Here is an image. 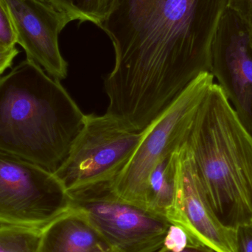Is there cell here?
Returning a JSON list of instances; mask_svg holds the SVG:
<instances>
[{"label":"cell","mask_w":252,"mask_h":252,"mask_svg":"<svg viewBox=\"0 0 252 252\" xmlns=\"http://www.w3.org/2000/svg\"><path fill=\"white\" fill-rule=\"evenodd\" d=\"M228 0H115L99 28L115 50L106 113L145 130L200 74Z\"/></svg>","instance_id":"cell-1"},{"label":"cell","mask_w":252,"mask_h":252,"mask_svg":"<svg viewBox=\"0 0 252 252\" xmlns=\"http://www.w3.org/2000/svg\"><path fill=\"white\" fill-rule=\"evenodd\" d=\"M85 115L62 85L29 59L0 78V151L55 173Z\"/></svg>","instance_id":"cell-2"},{"label":"cell","mask_w":252,"mask_h":252,"mask_svg":"<svg viewBox=\"0 0 252 252\" xmlns=\"http://www.w3.org/2000/svg\"><path fill=\"white\" fill-rule=\"evenodd\" d=\"M187 145L221 224L235 229L252 223V134L216 82L198 108Z\"/></svg>","instance_id":"cell-3"},{"label":"cell","mask_w":252,"mask_h":252,"mask_svg":"<svg viewBox=\"0 0 252 252\" xmlns=\"http://www.w3.org/2000/svg\"><path fill=\"white\" fill-rule=\"evenodd\" d=\"M214 83L210 72L200 74L145 129L131 158L112 181V188L118 197L146 208L151 173L158 163L186 143L198 108Z\"/></svg>","instance_id":"cell-4"},{"label":"cell","mask_w":252,"mask_h":252,"mask_svg":"<svg viewBox=\"0 0 252 252\" xmlns=\"http://www.w3.org/2000/svg\"><path fill=\"white\" fill-rule=\"evenodd\" d=\"M144 130L130 128L106 112L86 115L84 126L54 174L69 192L114 180L131 158Z\"/></svg>","instance_id":"cell-5"},{"label":"cell","mask_w":252,"mask_h":252,"mask_svg":"<svg viewBox=\"0 0 252 252\" xmlns=\"http://www.w3.org/2000/svg\"><path fill=\"white\" fill-rule=\"evenodd\" d=\"M112 181L69 192L72 207L82 211L115 252H156L170 226L166 218L118 197Z\"/></svg>","instance_id":"cell-6"},{"label":"cell","mask_w":252,"mask_h":252,"mask_svg":"<svg viewBox=\"0 0 252 252\" xmlns=\"http://www.w3.org/2000/svg\"><path fill=\"white\" fill-rule=\"evenodd\" d=\"M71 207L54 173L0 151V226L42 229Z\"/></svg>","instance_id":"cell-7"},{"label":"cell","mask_w":252,"mask_h":252,"mask_svg":"<svg viewBox=\"0 0 252 252\" xmlns=\"http://www.w3.org/2000/svg\"><path fill=\"white\" fill-rule=\"evenodd\" d=\"M210 73L252 134V49L245 27L228 9L213 38Z\"/></svg>","instance_id":"cell-8"},{"label":"cell","mask_w":252,"mask_h":252,"mask_svg":"<svg viewBox=\"0 0 252 252\" xmlns=\"http://www.w3.org/2000/svg\"><path fill=\"white\" fill-rule=\"evenodd\" d=\"M11 18L16 42L27 59L41 66L50 77L62 81L67 76L68 63L59 48V37L72 22L69 15L46 0H2Z\"/></svg>","instance_id":"cell-9"},{"label":"cell","mask_w":252,"mask_h":252,"mask_svg":"<svg viewBox=\"0 0 252 252\" xmlns=\"http://www.w3.org/2000/svg\"><path fill=\"white\" fill-rule=\"evenodd\" d=\"M176 224L216 252H234L235 229L225 227L212 210L186 143L178 149Z\"/></svg>","instance_id":"cell-10"},{"label":"cell","mask_w":252,"mask_h":252,"mask_svg":"<svg viewBox=\"0 0 252 252\" xmlns=\"http://www.w3.org/2000/svg\"><path fill=\"white\" fill-rule=\"evenodd\" d=\"M38 252H115L86 215L71 207L41 229Z\"/></svg>","instance_id":"cell-11"},{"label":"cell","mask_w":252,"mask_h":252,"mask_svg":"<svg viewBox=\"0 0 252 252\" xmlns=\"http://www.w3.org/2000/svg\"><path fill=\"white\" fill-rule=\"evenodd\" d=\"M176 150L158 163L148 179L145 207L176 224Z\"/></svg>","instance_id":"cell-12"},{"label":"cell","mask_w":252,"mask_h":252,"mask_svg":"<svg viewBox=\"0 0 252 252\" xmlns=\"http://www.w3.org/2000/svg\"><path fill=\"white\" fill-rule=\"evenodd\" d=\"M72 21L93 22L100 26L109 16L115 0H47Z\"/></svg>","instance_id":"cell-13"},{"label":"cell","mask_w":252,"mask_h":252,"mask_svg":"<svg viewBox=\"0 0 252 252\" xmlns=\"http://www.w3.org/2000/svg\"><path fill=\"white\" fill-rule=\"evenodd\" d=\"M41 229L0 226V252H38Z\"/></svg>","instance_id":"cell-14"},{"label":"cell","mask_w":252,"mask_h":252,"mask_svg":"<svg viewBox=\"0 0 252 252\" xmlns=\"http://www.w3.org/2000/svg\"><path fill=\"white\" fill-rule=\"evenodd\" d=\"M227 9L238 18L250 36L252 49V0H228Z\"/></svg>","instance_id":"cell-15"},{"label":"cell","mask_w":252,"mask_h":252,"mask_svg":"<svg viewBox=\"0 0 252 252\" xmlns=\"http://www.w3.org/2000/svg\"><path fill=\"white\" fill-rule=\"evenodd\" d=\"M0 44L7 47L17 44L11 18L2 0H0Z\"/></svg>","instance_id":"cell-16"},{"label":"cell","mask_w":252,"mask_h":252,"mask_svg":"<svg viewBox=\"0 0 252 252\" xmlns=\"http://www.w3.org/2000/svg\"><path fill=\"white\" fill-rule=\"evenodd\" d=\"M234 252H252V223L235 229Z\"/></svg>","instance_id":"cell-17"},{"label":"cell","mask_w":252,"mask_h":252,"mask_svg":"<svg viewBox=\"0 0 252 252\" xmlns=\"http://www.w3.org/2000/svg\"><path fill=\"white\" fill-rule=\"evenodd\" d=\"M16 47H7L0 44V75L12 66L13 60L19 54Z\"/></svg>","instance_id":"cell-18"},{"label":"cell","mask_w":252,"mask_h":252,"mask_svg":"<svg viewBox=\"0 0 252 252\" xmlns=\"http://www.w3.org/2000/svg\"><path fill=\"white\" fill-rule=\"evenodd\" d=\"M157 252H216L196 239H192L185 247L178 249L161 247Z\"/></svg>","instance_id":"cell-19"},{"label":"cell","mask_w":252,"mask_h":252,"mask_svg":"<svg viewBox=\"0 0 252 252\" xmlns=\"http://www.w3.org/2000/svg\"><path fill=\"white\" fill-rule=\"evenodd\" d=\"M46 1H47V0H46Z\"/></svg>","instance_id":"cell-20"}]
</instances>
